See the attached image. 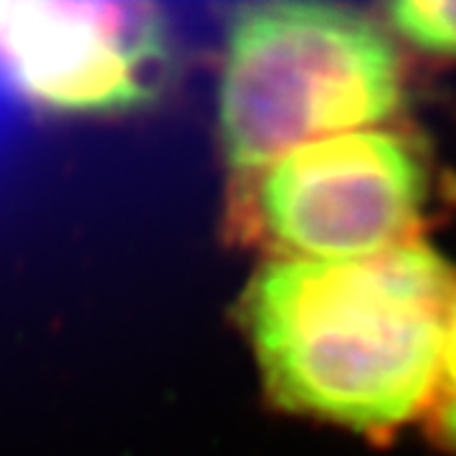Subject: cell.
<instances>
[{
  "label": "cell",
  "mask_w": 456,
  "mask_h": 456,
  "mask_svg": "<svg viewBox=\"0 0 456 456\" xmlns=\"http://www.w3.org/2000/svg\"><path fill=\"white\" fill-rule=\"evenodd\" d=\"M426 188L406 137L347 132L241 175L239 226L277 259H368L413 241Z\"/></svg>",
  "instance_id": "obj_3"
},
{
  "label": "cell",
  "mask_w": 456,
  "mask_h": 456,
  "mask_svg": "<svg viewBox=\"0 0 456 456\" xmlns=\"http://www.w3.org/2000/svg\"><path fill=\"white\" fill-rule=\"evenodd\" d=\"M386 11L413 46L456 59V3H391Z\"/></svg>",
  "instance_id": "obj_5"
},
{
  "label": "cell",
  "mask_w": 456,
  "mask_h": 456,
  "mask_svg": "<svg viewBox=\"0 0 456 456\" xmlns=\"http://www.w3.org/2000/svg\"><path fill=\"white\" fill-rule=\"evenodd\" d=\"M454 294V269L408 241L355 261H269L241 310L279 406L386 434L431 403Z\"/></svg>",
  "instance_id": "obj_1"
},
{
  "label": "cell",
  "mask_w": 456,
  "mask_h": 456,
  "mask_svg": "<svg viewBox=\"0 0 456 456\" xmlns=\"http://www.w3.org/2000/svg\"><path fill=\"white\" fill-rule=\"evenodd\" d=\"M163 41V26L147 5L0 3V66L53 110L142 104L158 84Z\"/></svg>",
  "instance_id": "obj_4"
},
{
  "label": "cell",
  "mask_w": 456,
  "mask_h": 456,
  "mask_svg": "<svg viewBox=\"0 0 456 456\" xmlns=\"http://www.w3.org/2000/svg\"><path fill=\"white\" fill-rule=\"evenodd\" d=\"M431 426L441 444L456 449V294L449 305L444 340H441L439 375L431 395Z\"/></svg>",
  "instance_id": "obj_6"
},
{
  "label": "cell",
  "mask_w": 456,
  "mask_h": 456,
  "mask_svg": "<svg viewBox=\"0 0 456 456\" xmlns=\"http://www.w3.org/2000/svg\"><path fill=\"white\" fill-rule=\"evenodd\" d=\"M398 104V53L358 11L269 3L241 11L228 28L218 127L239 175L327 137L370 130Z\"/></svg>",
  "instance_id": "obj_2"
}]
</instances>
